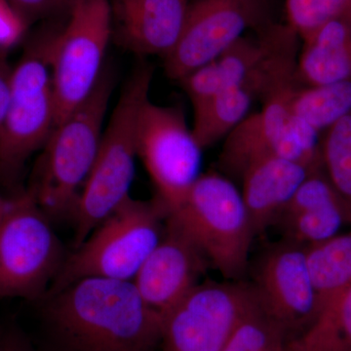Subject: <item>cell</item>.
Returning <instances> with one entry per match:
<instances>
[{"mask_svg":"<svg viewBox=\"0 0 351 351\" xmlns=\"http://www.w3.org/2000/svg\"><path fill=\"white\" fill-rule=\"evenodd\" d=\"M46 330L54 351H156L162 314L133 281L86 277L47 297Z\"/></svg>","mask_w":351,"mask_h":351,"instance_id":"obj_1","label":"cell"},{"mask_svg":"<svg viewBox=\"0 0 351 351\" xmlns=\"http://www.w3.org/2000/svg\"><path fill=\"white\" fill-rule=\"evenodd\" d=\"M152 71L149 64H138L124 85L103 131L96 160L71 217L75 248L130 197L138 156V117L149 99Z\"/></svg>","mask_w":351,"mask_h":351,"instance_id":"obj_2","label":"cell"},{"mask_svg":"<svg viewBox=\"0 0 351 351\" xmlns=\"http://www.w3.org/2000/svg\"><path fill=\"white\" fill-rule=\"evenodd\" d=\"M112 88V71L105 66L89 96L55 127L43 147L29 191L50 219H71L73 215L96 160Z\"/></svg>","mask_w":351,"mask_h":351,"instance_id":"obj_3","label":"cell"},{"mask_svg":"<svg viewBox=\"0 0 351 351\" xmlns=\"http://www.w3.org/2000/svg\"><path fill=\"white\" fill-rule=\"evenodd\" d=\"M168 210L156 197L128 198L66 258L46 298L86 277L133 281L162 237Z\"/></svg>","mask_w":351,"mask_h":351,"instance_id":"obj_4","label":"cell"},{"mask_svg":"<svg viewBox=\"0 0 351 351\" xmlns=\"http://www.w3.org/2000/svg\"><path fill=\"white\" fill-rule=\"evenodd\" d=\"M169 216L228 280H239L248 267L255 237L241 191L216 172L201 174Z\"/></svg>","mask_w":351,"mask_h":351,"instance_id":"obj_5","label":"cell"},{"mask_svg":"<svg viewBox=\"0 0 351 351\" xmlns=\"http://www.w3.org/2000/svg\"><path fill=\"white\" fill-rule=\"evenodd\" d=\"M54 93L48 60V29L27 45L13 69L10 98L0 132V182H13L55 128Z\"/></svg>","mask_w":351,"mask_h":351,"instance_id":"obj_6","label":"cell"},{"mask_svg":"<svg viewBox=\"0 0 351 351\" xmlns=\"http://www.w3.org/2000/svg\"><path fill=\"white\" fill-rule=\"evenodd\" d=\"M69 13L68 23L62 29H48L55 127L94 89L112 36L110 0H75Z\"/></svg>","mask_w":351,"mask_h":351,"instance_id":"obj_7","label":"cell"},{"mask_svg":"<svg viewBox=\"0 0 351 351\" xmlns=\"http://www.w3.org/2000/svg\"><path fill=\"white\" fill-rule=\"evenodd\" d=\"M64 260L61 241L34 193L11 198L0 225V300L46 297Z\"/></svg>","mask_w":351,"mask_h":351,"instance_id":"obj_8","label":"cell"},{"mask_svg":"<svg viewBox=\"0 0 351 351\" xmlns=\"http://www.w3.org/2000/svg\"><path fill=\"white\" fill-rule=\"evenodd\" d=\"M260 306L253 284H197L163 314L160 350L223 351L240 323Z\"/></svg>","mask_w":351,"mask_h":351,"instance_id":"obj_9","label":"cell"},{"mask_svg":"<svg viewBox=\"0 0 351 351\" xmlns=\"http://www.w3.org/2000/svg\"><path fill=\"white\" fill-rule=\"evenodd\" d=\"M138 156L168 214L181 205L201 175L202 151L177 107L145 101L138 123Z\"/></svg>","mask_w":351,"mask_h":351,"instance_id":"obj_10","label":"cell"},{"mask_svg":"<svg viewBox=\"0 0 351 351\" xmlns=\"http://www.w3.org/2000/svg\"><path fill=\"white\" fill-rule=\"evenodd\" d=\"M267 0H195L189 4L184 29L164 58L168 77L184 76L223 54L252 29L267 25Z\"/></svg>","mask_w":351,"mask_h":351,"instance_id":"obj_11","label":"cell"},{"mask_svg":"<svg viewBox=\"0 0 351 351\" xmlns=\"http://www.w3.org/2000/svg\"><path fill=\"white\" fill-rule=\"evenodd\" d=\"M253 286L263 311L291 341L302 336L317 318L306 246L285 239L270 247L256 267Z\"/></svg>","mask_w":351,"mask_h":351,"instance_id":"obj_12","label":"cell"},{"mask_svg":"<svg viewBox=\"0 0 351 351\" xmlns=\"http://www.w3.org/2000/svg\"><path fill=\"white\" fill-rule=\"evenodd\" d=\"M300 84L291 85L262 101L258 112L249 113L223 140L219 157L221 169L241 180L249 167L269 157H283L317 168L302 149L292 126L289 101Z\"/></svg>","mask_w":351,"mask_h":351,"instance_id":"obj_13","label":"cell"},{"mask_svg":"<svg viewBox=\"0 0 351 351\" xmlns=\"http://www.w3.org/2000/svg\"><path fill=\"white\" fill-rule=\"evenodd\" d=\"M208 265H211L197 244L168 215L162 237L133 283L143 300L163 315L199 284Z\"/></svg>","mask_w":351,"mask_h":351,"instance_id":"obj_14","label":"cell"},{"mask_svg":"<svg viewBox=\"0 0 351 351\" xmlns=\"http://www.w3.org/2000/svg\"><path fill=\"white\" fill-rule=\"evenodd\" d=\"M112 36L138 56L165 58L181 38L189 0H110Z\"/></svg>","mask_w":351,"mask_h":351,"instance_id":"obj_15","label":"cell"},{"mask_svg":"<svg viewBox=\"0 0 351 351\" xmlns=\"http://www.w3.org/2000/svg\"><path fill=\"white\" fill-rule=\"evenodd\" d=\"M321 167L283 157H269L246 170L241 178V195L255 237L276 225L307 176Z\"/></svg>","mask_w":351,"mask_h":351,"instance_id":"obj_16","label":"cell"},{"mask_svg":"<svg viewBox=\"0 0 351 351\" xmlns=\"http://www.w3.org/2000/svg\"><path fill=\"white\" fill-rule=\"evenodd\" d=\"M276 225L285 239L306 247L339 234L343 226H351V213L332 186L309 182L298 189Z\"/></svg>","mask_w":351,"mask_h":351,"instance_id":"obj_17","label":"cell"},{"mask_svg":"<svg viewBox=\"0 0 351 351\" xmlns=\"http://www.w3.org/2000/svg\"><path fill=\"white\" fill-rule=\"evenodd\" d=\"M297 80L302 86L351 80V27L345 18L330 21L302 39Z\"/></svg>","mask_w":351,"mask_h":351,"instance_id":"obj_18","label":"cell"},{"mask_svg":"<svg viewBox=\"0 0 351 351\" xmlns=\"http://www.w3.org/2000/svg\"><path fill=\"white\" fill-rule=\"evenodd\" d=\"M318 315L351 284V232L306 247Z\"/></svg>","mask_w":351,"mask_h":351,"instance_id":"obj_19","label":"cell"},{"mask_svg":"<svg viewBox=\"0 0 351 351\" xmlns=\"http://www.w3.org/2000/svg\"><path fill=\"white\" fill-rule=\"evenodd\" d=\"M255 98L243 87L226 88L193 110L191 127L196 142L205 149L225 140L250 113Z\"/></svg>","mask_w":351,"mask_h":351,"instance_id":"obj_20","label":"cell"},{"mask_svg":"<svg viewBox=\"0 0 351 351\" xmlns=\"http://www.w3.org/2000/svg\"><path fill=\"white\" fill-rule=\"evenodd\" d=\"M290 112L320 133L351 112V80L317 86H298L289 101Z\"/></svg>","mask_w":351,"mask_h":351,"instance_id":"obj_21","label":"cell"},{"mask_svg":"<svg viewBox=\"0 0 351 351\" xmlns=\"http://www.w3.org/2000/svg\"><path fill=\"white\" fill-rule=\"evenodd\" d=\"M288 351H351V284L289 343Z\"/></svg>","mask_w":351,"mask_h":351,"instance_id":"obj_22","label":"cell"},{"mask_svg":"<svg viewBox=\"0 0 351 351\" xmlns=\"http://www.w3.org/2000/svg\"><path fill=\"white\" fill-rule=\"evenodd\" d=\"M322 167L351 213V112L328 129L321 141Z\"/></svg>","mask_w":351,"mask_h":351,"instance_id":"obj_23","label":"cell"},{"mask_svg":"<svg viewBox=\"0 0 351 351\" xmlns=\"http://www.w3.org/2000/svg\"><path fill=\"white\" fill-rule=\"evenodd\" d=\"M351 0H286L288 25L304 39L345 14Z\"/></svg>","mask_w":351,"mask_h":351,"instance_id":"obj_24","label":"cell"},{"mask_svg":"<svg viewBox=\"0 0 351 351\" xmlns=\"http://www.w3.org/2000/svg\"><path fill=\"white\" fill-rule=\"evenodd\" d=\"M282 338L290 337L261 306L240 323L223 351H260Z\"/></svg>","mask_w":351,"mask_h":351,"instance_id":"obj_25","label":"cell"},{"mask_svg":"<svg viewBox=\"0 0 351 351\" xmlns=\"http://www.w3.org/2000/svg\"><path fill=\"white\" fill-rule=\"evenodd\" d=\"M29 24L8 0H0V52H7L19 43Z\"/></svg>","mask_w":351,"mask_h":351,"instance_id":"obj_26","label":"cell"},{"mask_svg":"<svg viewBox=\"0 0 351 351\" xmlns=\"http://www.w3.org/2000/svg\"><path fill=\"white\" fill-rule=\"evenodd\" d=\"M23 16L29 21L41 19L69 8L63 0H8Z\"/></svg>","mask_w":351,"mask_h":351,"instance_id":"obj_27","label":"cell"},{"mask_svg":"<svg viewBox=\"0 0 351 351\" xmlns=\"http://www.w3.org/2000/svg\"><path fill=\"white\" fill-rule=\"evenodd\" d=\"M6 54V52H0V132L10 98V82L13 71L8 63Z\"/></svg>","mask_w":351,"mask_h":351,"instance_id":"obj_28","label":"cell"},{"mask_svg":"<svg viewBox=\"0 0 351 351\" xmlns=\"http://www.w3.org/2000/svg\"><path fill=\"white\" fill-rule=\"evenodd\" d=\"M0 351H36L29 339L17 330L0 335Z\"/></svg>","mask_w":351,"mask_h":351,"instance_id":"obj_29","label":"cell"},{"mask_svg":"<svg viewBox=\"0 0 351 351\" xmlns=\"http://www.w3.org/2000/svg\"><path fill=\"white\" fill-rule=\"evenodd\" d=\"M11 198L5 197V196H3L0 193V225H1L4 216H5L9 207H10Z\"/></svg>","mask_w":351,"mask_h":351,"instance_id":"obj_30","label":"cell"},{"mask_svg":"<svg viewBox=\"0 0 351 351\" xmlns=\"http://www.w3.org/2000/svg\"><path fill=\"white\" fill-rule=\"evenodd\" d=\"M341 17L345 18L346 22L350 25L351 27V1L350 5H348V9H346L345 14H343Z\"/></svg>","mask_w":351,"mask_h":351,"instance_id":"obj_31","label":"cell"},{"mask_svg":"<svg viewBox=\"0 0 351 351\" xmlns=\"http://www.w3.org/2000/svg\"><path fill=\"white\" fill-rule=\"evenodd\" d=\"M75 1V0H63L64 3L66 4L69 8H71V6L73 5V2Z\"/></svg>","mask_w":351,"mask_h":351,"instance_id":"obj_32","label":"cell"}]
</instances>
